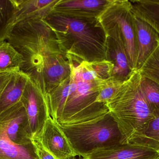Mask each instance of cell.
<instances>
[{
    "mask_svg": "<svg viewBox=\"0 0 159 159\" xmlns=\"http://www.w3.org/2000/svg\"><path fill=\"white\" fill-rule=\"evenodd\" d=\"M7 41L21 55L20 71L48 95L71 74L68 56L52 28L42 20L13 24Z\"/></svg>",
    "mask_w": 159,
    "mask_h": 159,
    "instance_id": "cell-1",
    "label": "cell"
},
{
    "mask_svg": "<svg viewBox=\"0 0 159 159\" xmlns=\"http://www.w3.org/2000/svg\"><path fill=\"white\" fill-rule=\"evenodd\" d=\"M44 21L55 32L61 50L74 65L106 60L107 35L97 18L52 12Z\"/></svg>",
    "mask_w": 159,
    "mask_h": 159,
    "instance_id": "cell-2",
    "label": "cell"
},
{
    "mask_svg": "<svg viewBox=\"0 0 159 159\" xmlns=\"http://www.w3.org/2000/svg\"><path fill=\"white\" fill-rule=\"evenodd\" d=\"M141 79L139 71H134L106 104L123 135L124 144L129 143L143 133L155 118L141 89Z\"/></svg>",
    "mask_w": 159,
    "mask_h": 159,
    "instance_id": "cell-3",
    "label": "cell"
},
{
    "mask_svg": "<svg viewBox=\"0 0 159 159\" xmlns=\"http://www.w3.org/2000/svg\"><path fill=\"white\" fill-rule=\"evenodd\" d=\"M57 124L80 157L98 149L124 144L117 123L109 112L86 122L73 125Z\"/></svg>",
    "mask_w": 159,
    "mask_h": 159,
    "instance_id": "cell-4",
    "label": "cell"
},
{
    "mask_svg": "<svg viewBox=\"0 0 159 159\" xmlns=\"http://www.w3.org/2000/svg\"><path fill=\"white\" fill-rule=\"evenodd\" d=\"M73 74L77 87L68 97L63 106L57 122L61 125H73L86 122L109 112L106 105L96 102V100L101 90L110 78L106 80L87 81L78 79Z\"/></svg>",
    "mask_w": 159,
    "mask_h": 159,
    "instance_id": "cell-5",
    "label": "cell"
},
{
    "mask_svg": "<svg viewBox=\"0 0 159 159\" xmlns=\"http://www.w3.org/2000/svg\"><path fill=\"white\" fill-rule=\"evenodd\" d=\"M101 24H116L124 40L131 68L136 71L138 44L131 2L128 0H110L97 17Z\"/></svg>",
    "mask_w": 159,
    "mask_h": 159,
    "instance_id": "cell-6",
    "label": "cell"
},
{
    "mask_svg": "<svg viewBox=\"0 0 159 159\" xmlns=\"http://www.w3.org/2000/svg\"><path fill=\"white\" fill-rule=\"evenodd\" d=\"M20 101L26 109L31 139H39L47 120L50 117L48 97L29 77Z\"/></svg>",
    "mask_w": 159,
    "mask_h": 159,
    "instance_id": "cell-7",
    "label": "cell"
},
{
    "mask_svg": "<svg viewBox=\"0 0 159 159\" xmlns=\"http://www.w3.org/2000/svg\"><path fill=\"white\" fill-rule=\"evenodd\" d=\"M107 35L106 60L114 66L111 79L123 82L133 72L129 63L122 35L114 24H101Z\"/></svg>",
    "mask_w": 159,
    "mask_h": 159,
    "instance_id": "cell-8",
    "label": "cell"
},
{
    "mask_svg": "<svg viewBox=\"0 0 159 159\" xmlns=\"http://www.w3.org/2000/svg\"><path fill=\"white\" fill-rule=\"evenodd\" d=\"M0 124L4 126L8 138L13 143L18 145L31 143L27 113L20 101L0 115Z\"/></svg>",
    "mask_w": 159,
    "mask_h": 159,
    "instance_id": "cell-9",
    "label": "cell"
},
{
    "mask_svg": "<svg viewBox=\"0 0 159 159\" xmlns=\"http://www.w3.org/2000/svg\"><path fill=\"white\" fill-rule=\"evenodd\" d=\"M44 147L56 159H75L77 155L57 122L50 117L39 138Z\"/></svg>",
    "mask_w": 159,
    "mask_h": 159,
    "instance_id": "cell-10",
    "label": "cell"
},
{
    "mask_svg": "<svg viewBox=\"0 0 159 159\" xmlns=\"http://www.w3.org/2000/svg\"><path fill=\"white\" fill-rule=\"evenodd\" d=\"M159 152L138 145L120 144L98 149L83 159H156Z\"/></svg>",
    "mask_w": 159,
    "mask_h": 159,
    "instance_id": "cell-11",
    "label": "cell"
},
{
    "mask_svg": "<svg viewBox=\"0 0 159 159\" xmlns=\"http://www.w3.org/2000/svg\"><path fill=\"white\" fill-rule=\"evenodd\" d=\"M110 0H59L54 13L76 17L97 18Z\"/></svg>",
    "mask_w": 159,
    "mask_h": 159,
    "instance_id": "cell-12",
    "label": "cell"
},
{
    "mask_svg": "<svg viewBox=\"0 0 159 159\" xmlns=\"http://www.w3.org/2000/svg\"><path fill=\"white\" fill-rule=\"evenodd\" d=\"M133 13L138 44L137 71L159 45V35L149 23Z\"/></svg>",
    "mask_w": 159,
    "mask_h": 159,
    "instance_id": "cell-13",
    "label": "cell"
},
{
    "mask_svg": "<svg viewBox=\"0 0 159 159\" xmlns=\"http://www.w3.org/2000/svg\"><path fill=\"white\" fill-rule=\"evenodd\" d=\"M59 0H16L17 10L14 24L29 20L45 19Z\"/></svg>",
    "mask_w": 159,
    "mask_h": 159,
    "instance_id": "cell-14",
    "label": "cell"
},
{
    "mask_svg": "<svg viewBox=\"0 0 159 159\" xmlns=\"http://www.w3.org/2000/svg\"><path fill=\"white\" fill-rule=\"evenodd\" d=\"M70 63L71 70L78 79L84 81L106 80L112 77L114 66L109 61L82 62L79 65Z\"/></svg>",
    "mask_w": 159,
    "mask_h": 159,
    "instance_id": "cell-15",
    "label": "cell"
},
{
    "mask_svg": "<svg viewBox=\"0 0 159 159\" xmlns=\"http://www.w3.org/2000/svg\"><path fill=\"white\" fill-rule=\"evenodd\" d=\"M0 159H40L33 143L18 145L7 136L4 126L0 124Z\"/></svg>",
    "mask_w": 159,
    "mask_h": 159,
    "instance_id": "cell-16",
    "label": "cell"
},
{
    "mask_svg": "<svg viewBox=\"0 0 159 159\" xmlns=\"http://www.w3.org/2000/svg\"><path fill=\"white\" fill-rule=\"evenodd\" d=\"M29 77L20 71L14 72L0 95V115L19 102Z\"/></svg>",
    "mask_w": 159,
    "mask_h": 159,
    "instance_id": "cell-17",
    "label": "cell"
},
{
    "mask_svg": "<svg viewBox=\"0 0 159 159\" xmlns=\"http://www.w3.org/2000/svg\"><path fill=\"white\" fill-rule=\"evenodd\" d=\"M77 87L73 73L64 79L48 95L50 117L57 122L60 117L63 106L70 95Z\"/></svg>",
    "mask_w": 159,
    "mask_h": 159,
    "instance_id": "cell-18",
    "label": "cell"
},
{
    "mask_svg": "<svg viewBox=\"0 0 159 159\" xmlns=\"http://www.w3.org/2000/svg\"><path fill=\"white\" fill-rule=\"evenodd\" d=\"M134 12L150 24L159 35V0L131 1Z\"/></svg>",
    "mask_w": 159,
    "mask_h": 159,
    "instance_id": "cell-19",
    "label": "cell"
},
{
    "mask_svg": "<svg viewBox=\"0 0 159 159\" xmlns=\"http://www.w3.org/2000/svg\"><path fill=\"white\" fill-rule=\"evenodd\" d=\"M22 62V56L10 43H0V73L20 71Z\"/></svg>",
    "mask_w": 159,
    "mask_h": 159,
    "instance_id": "cell-20",
    "label": "cell"
},
{
    "mask_svg": "<svg viewBox=\"0 0 159 159\" xmlns=\"http://www.w3.org/2000/svg\"><path fill=\"white\" fill-rule=\"evenodd\" d=\"M16 0H0V43L6 41L15 22Z\"/></svg>",
    "mask_w": 159,
    "mask_h": 159,
    "instance_id": "cell-21",
    "label": "cell"
},
{
    "mask_svg": "<svg viewBox=\"0 0 159 159\" xmlns=\"http://www.w3.org/2000/svg\"><path fill=\"white\" fill-rule=\"evenodd\" d=\"M129 144L142 146L159 152V115L152 119L146 129Z\"/></svg>",
    "mask_w": 159,
    "mask_h": 159,
    "instance_id": "cell-22",
    "label": "cell"
},
{
    "mask_svg": "<svg viewBox=\"0 0 159 159\" xmlns=\"http://www.w3.org/2000/svg\"><path fill=\"white\" fill-rule=\"evenodd\" d=\"M141 87L154 116H157L159 115V85L149 78L142 77Z\"/></svg>",
    "mask_w": 159,
    "mask_h": 159,
    "instance_id": "cell-23",
    "label": "cell"
},
{
    "mask_svg": "<svg viewBox=\"0 0 159 159\" xmlns=\"http://www.w3.org/2000/svg\"><path fill=\"white\" fill-rule=\"evenodd\" d=\"M138 71L142 77L149 78L159 85V45Z\"/></svg>",
    "mask_w": 159,
    "mask_h": 159,
    "instance_id": "cell-24",
    "label": "cell"
},
{
    "mask_svg": "<svg viewBox=\"0 0 159 159\" xmlns=\"http://www.w3.org/2000/svg\"><path fill=\"white\" fill-rule=\"evenodd\" d=\"M123 82L114 81L111 78L101 90L96 100V102L106 104L114 97Z\"/></svg>",
    "mask_w": 159,
    "mask_h": 159,
    "instance_id": "cell-25",
    "label": "cell"
},
{
    "mask_svg": "<svg viewBox=\"0 0 159 159\" xmlns=\"http://www.w3.org/2000/svg\"><path fill=\"white\" fill-rule=\"evenodd\" d=\"M33 143L34 144L37 154L40 159H56L42 144L39 138H34L32 139Z\"/></svg>",
    "mask_w": 159,
    "mask_h": 159,
    "instance_id": "cell-26",
    "label": "cell"
},
{
    "mask_svg": "<svg viewBox=\"0 0 159 159\" xmlns=\"http://www.w3.org/2000/svg\"><path fill=\"white\" fill-rule=\"evenodd\" d=\"M13 72H7L0 73V95L11 77Z\"/></svg>",
    "mask_w": 159,
    "mask_h": 159,
    "instance_id": "cell-27",
    "label": "cell"
},
{
    "mask_svg": "<svg viewBox=\"0 0 159 159\" xmlns=\"http://www.w3.org/2000/svg\"><path fill=\"white\" fill-rule=\"evenodd\" d=\"M159 159V157H157V159Z\"/></svg>",
    "mask_w": 159,
    "mask_h": 159,
    "instance_id": "cell-28",
    "label": "cell"
},
{
    "mask_svg": "<svg viewBox=\"0 0 159 159\" xmlns=\"http://www.w3.org/2000/svg\"><path fill=\"white\" fill-rule=\"evenodd\" d=\"M82 159H83V158H82Z\"/></svg>",
    "mask_w": 159,
    "mask_h": 159,
    "instance_id": "cell-29",
    "label": "cell"
}]
</instances>
